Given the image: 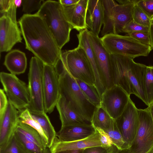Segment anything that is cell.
Returning a JSON list of instances; mask_svg holds the SVG:
<instances>
[{
    "mask_svg": "<svg viewBox=\"0 0 153 153\" xmlns=\"http://www.w3.org/2000/svg\"><path fill=\"white\" fill-rule=\"evenodd\" d=\"M44 1L43 0H22V11L25 14H31L33 11L39 10Z\"/></svg>",
    "mask_w": 153,
    "mask_h": 153,
    "instance_id": "obj_34",
    "label": "cell"
},
{
    "mask_svg": "<svg viewBox=\"0 0 153 153\" xmlns=\"http://www.w3.org/2000/svg\"><path fill=\"white\" fill-rule=\"evenodd\" d=\"M88 0H79L75 4L62 6L63 12L68 22L73 29L80 31L87 29L86 16Z\"/></svg>",
    "mask_w": 153,
    "mask_h": 153,
    "instance_id": "obj_19",
    "label": "cell"
},
{
    "mask_svg": "<svg viewBox=\"0 0 153 153\" xmlns=\"http://www.w3.org/2000/svg\"><path fill=\"white\" fill-rule=\"evenodd\" d=\"M88 33L102 82L106 89L109 88L114 85L111 54L104 46L99 36L89 30Z\"/></svg>",
    "mask_w": 153,
    "mask_h": 153,
    "instance_id": "obj_12",
    "label": "cell"
},
{
    "mask_svg": "<svg viewBox=\"0 0 153 153\" xmlns=\"http://www.w3.org/2000/svg\"><path fill=\"white\" fill-rule=\"evenodd\" d=\"M36 13L43 19L61 50L69 42L70 33L73 28L66 20L59 1H44Z\"/></svg>",
    "mask_w": 153,
    "mask_h": 153,
    "instance_id": "obj_4",
    "label": "cell"
},
{
    "mask_svg": "<svg viewBox=\"0 0 153 153\" xmlns=\"http://www.w3.org/2000/svg\"><path fill=\"white\" fill-rule=\"evenodd\" d=\"M136 4L150 18L153 17V0H137Z\"/></svg>",
    "mask_w": 153,
    "mask_h": 153,
    "instance_id": "obj_38",
    "label": "cell"
},
{
    "mask_svg": "<svg viewBox=\"0 0 153 153\" xmlns=\"http://www.w3.org/2000/svg\"><path fill=\"white\" fill-rule=\"evenodd\" d=\"M45 153H51L49 148L46 147L45 150Z\"/></svg>",
    "mask_w": 153,
    "mask_h": 153,
    "instance_id": "obj_49",
    "label": "cell"
},
{
    "mask_svg": "<svg viewBox=\"0 0 153 153\" xmlns=\"http://www.w3.org/2000/svg\"><path fill=\"white\" fill-rule=\"evenodd\" d=\"M44 64L36 56L30 61L28 85L30 98L29 110L45 112L43 93V74Z\"/></svg>",
    "mask_w": 153,
    "mask_h": 153,
    "instance_id": "obj_8",
    "label": "cell"
},
{
    "mask_svg": "<svg viewBox=\"0 0 153 153\" xmlns=\"http://www.w3.org/2000/svg\"><path fill=\"white\" fill-rule=\"evenodd\" d=\"M100 136L102 147L105 149L108 153H119V150L113 143L110 137L105 131L98 128H95Z\"/></svg>",
    "mask_w": 153,
    "mask_h": 153,
    "instance_id": "obj_32",
    "label": "cell"
},
{
    "mask_svg": "<svg viewBox=\"0 0 153 153\" xmlns=\"http://www.w3.org/2000/svg\"><path fill=\"white\" fill-rule=\"evenodd\" d=\"M130 96L120 87L114 85L101 96V106L115 120L124 111Z\"/></svg>",
    "mask_w": 153,
    "mask_h": 153,
    "instance_id": "obj_14",
    "label": "cell"
},
{
    "mask_svg": "<svg viewBox=\"0 0 153 153\" xmlns=\"http://www.w3.org/2000/svg\"><path fill=\"white\" fill-rule=\"evenodd\" d=\"M14 1L9 10L0 18V51H10L16 43H21L22 38L20 29L16 19Z\"/></svg>",
    "mask_w": 153,
    "mask_h": 153,
    "instance_id": "obj_10",
    "label": "cell"
},
{
    "mask_svg": "<svg viewBox=\"0 0 153 153\" xmlns=\"http://www.w3.org/2000/svg\"><path fill=\"white\" fill-rule=\"evenodd\" d=\"M82 153H108V152L102 147L98 146L85 149L83 150Z\"/></svg>",
    "mask_w": 153,
    "mask_h": 153,
    "instance_id": "obj_41",
    "label": "cell"
},
{
    "mask_svg": "<svg viewBox=\"0 0 153 153\" xmlns=\"http://www.w3.org/2000/svg\"><path fill=\"white\" fill-rule=\"evenodd\" d=\"M108 135L113 143L120 150L129 148L120 132L115 121L114 125L109 130L105 131Z\"/></svg>",
    "mask_w": 153,
    "mask_h": 153,
    "instance_id": "obj_31",
    "label": "cell"
},
{
    "mask_svg": "<svg viewBox=\"0 0 153 153\" xmlns=\"http://www.w3.org/2000/svg\"><path fill=\"white\" fill-rule=\"evenodd\" d=\"M151 46L152 48V50H153V42H151Z\"/></svg>",
    "mask_w": 153,
    "mask_h": 153,
    "instance_id": "obj_51",
    "label": "cell"
},
{
    "mask_svg": "<svg viewBox=\"0 0 153 153\" xmlns=\"http://www.w3.org/2000/svg\"><path fill=\"white\" fill-rule=\"evenodd\" d=\"M55 67L59 74V96L73 110L91 122L97 107L85 97L75 79L63 66L60 58Z\"/></svg>",
    "mask_w": 153,
    "mask_h": 153,
    "instance_id": "obj_3",
    "label": "cell"
},
{
    "mask_svg": "<svg viewBox=\"0 0 153 153\" xmlns=\"http://www.w3.org/2000/svg\"><path fill=\"white\" fill-rule=\"evenodd\" d=\"M95 131V128L92 124L68 125L61 127L56 133V137L61 142H72L86 138Z\"/></svg>",
    "mask_w": 153,
    "mask_h": 153,
    "instance_id": "obj_20",
    "label": "cell"
},
{
    "mask_svg": "<svg viewBox=\"0 0 153 153\" xmlns=\"http://www.w3.org/2000/svg\"><path fill=\"white\" fill-rule=\"evenodd\" d=\"M104 46L111 55H121L134 59L147 56L152 50L128 35L110 33L100 38Z\"/></svg>",
    "mask_w": 153,
    "mask_h": 153,
    "instance_id": "obj_6",
    "label": "cell"
},
{
    "mask_svg": "<svg viewBox=\"0 0 153 153\" xmlns=\"http://www.w3.org/2000/svg\"><path fill=\"white\" fill-rule=\"evenodd\" d=\"M60 59L64 67L74 79L94 85V74L83 48L78 46L72 50L62 51Z\"/></svg>",
    "mask_w": 153,
    "mask_h": 153,
    "instance_id": "obj_7",
    "label": "cell"
},
{
    "mask_svg": "<svg viewBox=\"0 0 153 153\" xmlns=\"http://www.w3.org/2000/svg\"><path fill=\"white\" fill-rule=\"evenodd\" d=\"M149 33L151 43L153 42V24H151L149 27Z\"/></svg>",
    "mask_w": 153,
    "mask_h": 153,
    "instance_id": "obj_44",
    "label": "cell"
},
{
    "mask_svg": "<svg viewBox=\"0 0 153 153\" xmlns=\"http://www.w3.org/2000/svg\"><path fill=\"white\" fill-rule=\"evenodd\" d=\"M127 34L128 35L132 37L143 44L151 46L149 32H133L129 33Z\"/></svg>",
    "mask_w": 153,
    "mask_h": 153,
    "instance_id": "obj_36",
    "label": "cell"
},
{
    "mask_svg": "<svg viewBox=\"0 0 153 153\" xmlns=\"http://www.w3.org/2000/svg\"><path fill=\"white\" fill-rule=\"evenodd\" d=\"M59 73L54 66L44 64L43 74L45 111L50 114L56 106L59 96Z\"/></svg>",
    "mask_w": 153,
    "mask_h": 153,
    "instance_id": "obj_13",
    "label": "cell"
},
{
    "mask_svg": "<svg viewBox=\"0 0 153 153\" xmlns=\"http://www.w3.org/2000/svg\"><path fill=\"white\" fill-rule=\"evenodd\" d=\"M91 123L95 128H100L106 131L113 127L115 120L101 106L97 107L93 115Z\"/></svg>",
    "mask_w": 153,
    "mask_h": 153,
    "instance_id": "obj_25",
    "label": "cell"
},
{
    "mask_svg": "<svg viewBox=\"0 0 153 153\" xmlns=\"http://www.w3.org/2000/svg\"><path fill=\"white\" fill-rule=\"evenodd\" d=\"M119 153H131L129 148L121 151Z\"/></svg>",
    "mask_w": 153,
    "mask_h": 153,
    "instance_id": "obj_47",
    "label": "cell"
},
{
    "mask_svg": "<svg viewBox=\"0 0 153 153\" xmlns=\"http://www.w3.org/2000/svg\"><path fill=\"white\" fill-rule=\"evenodd\" d=\"M75 79L88 101L97 107L101 106V97L95 86L77 79Z\"/></svg>",
    "mask_w": 153,
    "mask_h": 153,
    "instance_id": "obj_27",
    "label": "cell"
},
{
    "mask_svg": "<svg viewBox=\"0 0 153 153\" xmlns=\"http://www.w3.org/2000/svg\"><path fill=\"white\" fill-rule=\"evenodd\" d=\"M98 146H102L100 136L99 132L96 128L95 132L90 136L77 141L61 142L56 137L49 149L51 153H56L65 150L84 149L87 148Z\"/></svg>",
    "mask_w": 153,
    "mask_h": 153,
    "instance_id": "obj_18",
    "label": "cell"
},
{
    "mask_svg": "<svg viewBox=\"0 0 153 153\" xmlns=\"http://www.w3.org/2000/svg\"><path fill=\"white\" fill-rule=\"evenodd\" d=\"M151 24H153V17L151 19Z\"/></svg>",
    "mask_w": 153,
    "mask_h": 153,
    "instance_id": "obj_50",
    "label": "cell"
},
{
    "mask_svg": "<svg viewBox=\"0 0 153 153\" xmlns=\"http://www.w3.org/2000/svg\"><path fill=\"white\" fill-rule=\"evenodd\" d=\"M104 20V9L102 0H88L86 16L87 28L99 36Z\"/></svg>",
    "mask_w": 153,
    "mask_h": 153,
    "instance_id": "obj_21",
    "label": "cell"
},
{
    "mask_svg": "<svg viewBox=\"0 0 153 153\" xmlns=\"http://www.w3.org/2000/svg\"><path fill=\"white\" fill-rule=\"evenodd\" d=\"M56 108L59 112L61 127L72 125H91V121L73 110L65 99L59 96Z\"/></svg>",
    "mask_w": 153,
    "mask_h": 153,
    "instance_id": "obj_22",
    "label": "cell"
},
{
    "mask_svg": "<svg viewBox=\"0 0 153 153\" xmlns=\"http://www.w3.org/2000/svg\"><path fill=\"white\" fill-rule=\"evenodd\" d=\"M0 153H27L23 149L14 136L7 146L0 149Z\"/></svg>",
    "mask_w": 153,
    "mask_h": 153,
    "instance_id": "obj_35",
    "label": "cell"
},
{
    "mask_svg": "<svg viewBox=\"0 0 153 153\" xmlns=\"http://www.w3.org/2000/svg\"><path fill=\"white\" fill-rule=\"evenodd\" d=\"M88 30L87 29L83 30L76 35L79 41L78 46L83 48L85 52L94 74V86L101 97L106 89L100 75L95 55L90 41Z\"/></svg>",
    "mask_w": 153,
    "mask_h": 153,
    "instance_id": "obj_17",
    "label": "cell"
},
{
    "mask_svg": "<svg viewBox=\"0 0 153 153\" xmlns=\"http://www.w3.org/2000/svg\"><path fill=\"white\" fill-rule=\"evenodd\" d=\"M111 55L114 85L120 87L129 96L135 95L148 106L144 86L147 66L126 56Z\"/></svg>",
    "mask_w": 153,
    "mask_h": 153,
    "instance_id": "obj_2",
    "label": "cell"
},
{
    "mask_svg": "<svg viewBox=\"0 0 153 153\" xmlns=\"http://www.w3.org/2000/svg\"><path fill=\"white\" fill-rule=\"evenodd\" d=\"M0 79L8 101L19 112L28 108L30 103L28 85L11 73L1 72Z\"/></svg>",
    "mask_w": 153,
    "mask_h": 153,
    "instance_id": "obj_9",
    "label": "cell"
},
{
    "mask_svg": "<svg viewBox=\"0 0 153 153\" xmlns=\"http://www.w3.org/2000/svg\"><path fill=\"white\" fill-rule=\"evenodd\" d=\"M59 1L62 6H68L76 4L79 0H59Z\"/></svg>",
    "mask_w": 153,
    "mask_h": 153,
    "instance_id": "obj_42",
    "label": "cell"
},
{
    "mask_svg": "<svg viewBox=\"0 0 153 153\" xmlns=\"http://www.w3.org/2000/svg\"><path fill=\"white\" fill-rule=\"evenodd\" d=\"M133 20L140 25L150 27L151 19L136 4L133 11Z\"/></svg>",
    "mask_w": 153,
    "mask_h": 153,
    "instance_id": "obj_33",
    "label": "cell"
},
{
    "mask_svg": "<svg viewBox=\"0 0 153 153\" xmlns=\"http://www.w3.org/2000/svg\"><path fill=\"white\" fill-rule=\"evenodd\" d=\"M18 23L26 48L44 64L55 66L62 51L43 19L36 13L24 14Z\"/></svg>",
    "mask_w": 153,
    "mask_h": 153,
    "instance_id": "obj_1",
    "label": "cell"
},
{
    "mask_svg": "<svg viewBox=\"0 0 153 153\" xmlns=\"http://www.w3.org/2000/svg\"><path fill=\"white\" fill-rule=\"evenodd\" d=\"M14 136L23 149L27 153H45V150L41 149L17 129Z\"/></svg>",
    "mask_w": 153,
    "mask_h": 153,
    "instance_id": "obj_29",
    "label": "cell"
},
{
    "mask_svg": "<svg viewBox=\"0 0 153 153\" xmlns=\"http://www.w3.org/2000/svg\"><path fill=\"white\" fill-rule=\"evenodd\" d=\"M29 111L32 117L38 122L42 128L47 138V147L50 149L56 137V132L48 117L45 112L41 113L30 110Z\"/></svg>",
    "mask_w": 153,
    "mask_h": 153,
    "instance_id": "obj_24",
    "label": "cell"
},
{
    "mask_svg": "<svg viewBox=\"0 0 153 153\" xmlns=\"http://www.w3.org/2000/svg\"><path fill=\"white\" fill-rule=\"evenodd\" d=\"M0 116H2L5 112L7 107L8 100L4 89H0Z\"/></svg>",
    "mask_w": 153,
    "mask_h": 153,
    "instance_id": "obj_39",
    "label": "cell"
},
{
    "mask_svg": "<svg viewBox=\"0 0 153 153\" xmlns=\"http://www.w3.org/2000/svg\"><path fill=\"white\" fill-rule=\"evenodd\" d=\"M14 0H0V12L3 14L7 12L11 7Z\"/></svg>",
    "mask_w": 153,
    "mask_h": 153,
    "instance_id": "obj_40",
    "label": "cell"
},
{
    "mask_svg": "<svg viewBox=\"0 0 153 153\" xmlns=\"http://www.w3.org/2000/svg\"><path fill=\"white\" fill-rule=\"evenodd\" d=\"M84 149H74L60 151L56 153H82Z\"/></svg>",
    "mask_w": 153,
    "mask_h": 153,
    "instance_id": "obj_43",
    "label": "cell"
},
{
    "mask_svg": "<svg viewBox=\"0 0 153 153\" xmlns=\"http://www.w3.org/2000/svg\"><path fill=\"white\" fill-rule=\"evenodd\" d=\"M146 153H153V145Z\"/></svg>",
    "mask_w": 153,
    "mask_h": 153,
    "instance_id": "obj_48",
    "label": "cell"
},
{
    "mask_svg": "<svg viewBox=\"0 0 153 153\" xmlns=\"http://www.w3.org/2000/svg\"><path fill=\"white\" fill-rule=\"evenodd\" d=\"M19 118L21 122L32 127L39 132L46 144L47 147L48 139L47 137L40 124L32 117L27 108L19 112Z\"/></svg>",
    "mask_w": 153,
    "mask_h": 153,
    "instance_id": "obj_28",
    "label": "cell"
},
{
    "mask_svg": "<svg viewBox=\"0 0 153 153\" xmlns=\"http://www.w3.org/2000/svg\"><path fill=\"white\" fill-rule=\"evenodd\" d=\"M15 5L16 7H19L22 4V0H14Z\"/></svg>",
    "mask_w": 153,
    "mask_h": 153,
    "instance_id": "obj_46",
    "label": "cell"
},
{
    "mask_svg": "<svg viewBox=\"0 0 153 153\" xmlns=\"http://www.w3.org/2000/svg\"><path fill=\"white\" fill-rule=\"evenodd\" d=\"M136 31L149 32V27L139 24L133 20L127 24L122 30V33L127 34Z\"/></svg>",
    "mask_w": 153,
    "mask_h": 153,
    "instance_id": "obj_37",
    "label": "cell"
},
{
    "mask_svg": "<svg viewBox=\"0 0 153 153\" xmlns=\"http://www.w3.org/2000/svg\"><path fill=\"white\" fill-rule=\"evenodd\" d=\"M19 112L8 101L6 109L0 116V149L5 148L13 137L19 122Z\"/></svg>",
    "mask_w": 153,
    "mask_h": 153,
    "instance_id": "obj_16",
    "label": "cell"
},
{
    "mask_svg": "<svg viewBox=\"0 0 153 153\" xmlns=\"http://www.w3.org/2000/svg\"><path fill=\"white\" fill-rule=\"evenodd\" d=\"M16 129L22 132L27 137L43 150L47 145L39 132L30 126L21 122L20 120Z\"/></svg>",
    "mask_w": 153,
    "mask_h": 153,
    "instance_id": "obj_26",
    "label": "cell"
},
{
    "mask_svg": "<svg viewBox=\"0 0 153 153\" xmlns=\"http://www.w3.org/2000/svg\"><path fill=\"white\" fill-rule=\"evenodd\" d=\"M4 64L12 74L16 75L23 74L27 66L25 54L18 49L11 50L5 56Z\"/></svg>",
    "mask_w": 153,
    "mask_h": 153,
    "instance_id": "obj_23",
    "label": "cell"
},
{
    "mask_svg": "<svg viewBox=\"0 0 153 153\" xmlns=\"http://www.w3.org/2000/svg\"><path fill=\"white\" fill-rule=\"evenodd\" d=\"M150 112L153 122V102L147 107Z\"/></svg>",
    "mask_w": 153,
    "mask_h": 153,
    "instance_id": "obj_45",
    "label": "cell"
},
{
    "mask_svg": "<svg viewBox=\"0 0 153 153\" xmlns=\"http://www.w3.org/2000/svg\"><path fill=\"white\" fill-rule=\"evenodd\" d=\"M102 0L104 9L101 36L110 33H122L124 26L133 20V14L137 0Z\"/></svg>",
    "mask_w": 153,
    "mask_h": 153,
    "instance_id": "obj_5",
    "label": "cell"
},
{
    "mask_svg": "<svg viewBox=\"0 0 153 153\" xmlns=\"http://www.w3.org/2000/svg\"><path fill=\"white\" fill-rule=\"evenodd\" d=\"M137 133L130 147L131 153H146L153 145V122L149 110L138 109Z\"/></svg>",
    "mask_w": 153,
    "mask_h": 153,
    "instance_id": "obj_11",
    "label": "cell"
},
{
    "mask_svg": "<svg viewBox=\"0 0 153 153\" xmlns=\"http://www.w3.org/2000/svg\"><path fill=\"white\" fill-rule=\"evenodd\" d=\"M144 86L149 106L153 102V65L146 66Z\"/></svg>",
    "mask_w": 153,
    "mask_h": 153,
    "instance_id": "obj_30",
    "label": "cell"
},
{
    "mask_svg": "<svg viewBox=\"0 0 153 153\" xmlns=\"http://www.w3.org/2000/svg\"><path fill=\"white\" fill-rule=\"evenodd\" d=\"M117 126L126 143L131 146L138 127V108L130 99L122 114L115 120Z\"/></svg>",
    "mask_w": 153,
    "mask_h": 153,
    "instance_id": "obj_15",
    "label": "cell"
}]
</instances>
